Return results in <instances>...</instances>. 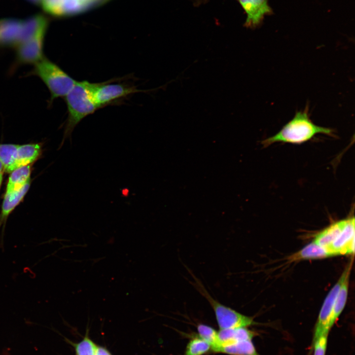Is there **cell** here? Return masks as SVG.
Wrapping results in <instances>:
<instances>
[{
  "label": "cell",
  "instance_id": "1",
  "mask_svg": "<svg viewBox=\"0 0 355 355\" xmlns=\"http://www.w3.org/2000/svg\"><path fill=\"white\" fill-rule=\"evenodd\" d=\"M308 111V106L304 110L297 111L293 118L278 133L262 141L263 147L276 142L301 144L319 134L335 137L332 129L314 124L310 118Z\"/></svg>",
  "mask_w": 355,
  "mask_h": 355
},
{
  "label": "cell",
  "instance_id": "2",
  "mask_svg": "<svg viewBox=\"0 0 355 355\" xmlns=\"http://www.w3.org/2000/svg\"><path fill=\"white\" fill-rule=\"evenodd\" d=\"M65 98L68 116L62 144L71 137L74 129L83 119L99 108L93 97L91 83L87 81H76Z\"/></svg>",
  "mask_w": 355,
  "mask_h": 355
},
{
  "label": "cell",
  "instance_id": "3",
  "mask_svg": "<svg viewBox=\"0 0 355 355\" xmlns=\"http://www.w3.org/2000/svg\"><path fill=\"white\" fill-rule=\"evenodd\" d=\"M34 72L48 88L51 101L59 97H65L77 81L44 56L34 64Z\"/></svg>",
  "mask_w": 355,
  "mask_h": 355
},
{
  "label": "cell",
  "instance_id": "4",
  "mask_svg": "<svg viewBox=\"0 0 355 355\" xmlns=\"http://www.w3.org/2000/svg\"><path fill=\"white\" fill-rule=\"evenodd\" d=\"M192 284L208 301L213 309L219 330L247 327L255 325L253 318L244 315L214 299L201 281L192 275Z\"/></svg>",
  "mask_w": 355,
  "mask_h": 355
},
{
  "label": "cell",
  "instance_id": "5",
  "mask_svg": "<svg viewBox=\"0 0 355 355\" xmlns=\"http://www.w3.org/2000/svg\"><path fill=\"white\" fill-rule=\"evenodd\" d=\"M43 18L37 15L26 20L0 19V47H18L33 34Z\"/></svg>",
  "mask_w": 355,
  "mask_h": 355
},
{
  "label": "cell",
  "instance_id": "6",
  "mask_svg": "<svg viewBox=\"0 0 355 355\" xmlns=\"http://www.w3.org/2000/svg\"><path fill=\"white\" fill-rule=\"evenodd\" d=\"M110 0H42L43 9L56 17H67L84 13Z\"/></svg>",
  "mask_w": 355,
  "mask_h": 355
},
{
  "label": "cell",
  "instance_id": "7",
  "mask_svg": "<svg viewBox=\"0 0 355 355\" xmlns=\"http://www.w3.org/2000/svg\"><path fill=\"white\" fill-rule=\"evenodd\" d=\"M48 26L44 17L33 34L17 47V59L20 63L35 64L43 57L44 39Z\"/></svg>",
  "mask_w": 355,
  "mask_h": 355
},
{
  "label": "cell",
  "instance_id": "8",
  "mask_svg": "<svg viewBox=\"0 0 355 355\" xmlns=\"http://www.w3.org/2000/svg\"><path fill=\"white\" fill-rule=\"evenodd\" d=\"M353 263L352 259L346 266L338 281L326 297L315 325L313 341L324 333H329L330 330L329 323L336 297L345 277L351 272Z\"/></svg>",
  "mask_w": 355,
  "mask_h": 355
},
{
  "label": "cell",
  "instance_id": "9",
  "mask_svg": "<svg viewBox=\"0 0 355 355\" xmlns=\"http://www.w3.org/2000/svg\"><path fill=\"white\" fill-rule=\"evenodd\" d=\"M94 100L99 108L116 100L140 91L133 86L120 83H92Z\"/></svg>",
  "mask_w": 355,
  "mask_h": 355
},
{
  "label": "cell",
  "instance_id": "10",
  "mask_svg": "<svg viewBox=\"0 0 355 355\" xmlns=\"http://www.w3.org/2000/svg\"><path fill=\"white\" fill-rule=\"evenodd\" d=\"M247 14L244 26L255 29L259 27L266 16L272 15L273 11L268 0H238Z\"/></svg>",
  "mask_w": 355,
  "mask_h": 355
},
{
  "label": "cell",
  "instance_id": "11",
  "mask_svg": "<svg viewBox=\"0 0 355 355\" xmlns=\"http://www.w3.org/2000/svg\"><path fill=\"white\" fill-rule=\"evenodd\" d=\"M355 233L353 216L347 218L346 224L339 236L326 248L331 256L354 253Z\"/></svg>",
  "mask_w": 355,
  "mask_h": 355
},
{
  "label": "cell",
  "instance_id": "12",
  "mask_svg": "<svg viewBox=\"0 0 355 355\" xmlns=\"http://www.w3.org/2000/svg\"><path fill=\"white\" fill-rule=\"evenodd\" d=\"M30 185L31 178L20 189L9 193H5L0 214V227L3 225L0 240V247L2 248H3L4 231L6 219L11 213L23 200L30 188Z\"/></svg>",
  "mask_w": 355,
  "mask_h": 355
},
{
  "label": "cell",
  "instance_id": "13",
  "mask_svg": "<svg viewBox=\"0 0 355 355\" xmlns=\"http://www.w3.org/2000/svg\"><path fill=\"white\" fill-rule=\"evenodd\" d=\"M41 152V146L39 143L19 145L12 163L5 172L10 173L17 168L30 165L38 158Z\"/></svg>",
  "mask_w": 355,
  "mask_h": 355
},
{
  "label": "cell",
  "instance_id": "14",
  "mask_svg": "<svg viewBox=\"0 0 355 355\" xmlns=\"http://www.w3.org/2000/svg\"><path fill=\"white\" fill-rule=\"evenodd\" d=\"M255 335L254 332L247 327L222 329L218 331L220 348L237 342L252 340Z\"/></svg>",
  "mask_w": 355,
  "mask_h": 355
},
{
  "label": "cell",
  "instance_id": "15",
  "mask_svg": "<svg viewBox=\"0 0 355 355\" xmlns=\"http://www.w3.org/2000/svg\"><path fill=\"white\" fill-rule=\"evenodd\" d=\"M347 218L332 223L318 233L313 240L317 245L325 248L329 247L344 229Z\"/></svg>",
  "mask_w": 355,
  "mask_h": 355
},
{
  "label": "cell",
  "instance_id": "16",
  "mask_svg": "<svg viewBox=\"0 0 355 355\" xmlns=\"http://www.w3.org/2000/svg\"><path fill=\"white\" fill-rule=\"evenodd\" d=\"M331 256L327 249L314 242L308 244L301 250L288 258L289 261H296L310 259L323 258Z\"/></svg>",
  "mask_w": 355,
  "mask_h": 355
},
{
  "label": "cell",
  "instance_id": "17",
  "mask_svg": "<svg viewBox=\"0 0 355 355\" xmlns=\"http://www.w3.org/2000/svg\"><path fill=\"white\" fill-rule=\"evenodd\" d=\"M31 170V165H28L12 171L8 178L5 193L21 188L30 179Z\"/></svg>",
  "mask_w": 355,
  "mask_h": 355
},
{
  "label": "cell",
  "instance_id": "18",
  "mask_svg": "<svg viewBox=\"0 0 355 355\" xmlns=\"http://www.w3.org/2000/svg\"><path fill=\"white\" fill-rule=\"evenodd\" d=\"M350 273L351 272L348 273L345 277L336 297L329 323L330 329L332 328L345 306L348 297Z\"/></svg>",
  "mask_w": 355,
  "mask_h": 355
},
{
  "label": "cell",
  "instance_id": "19",
  "mask_svg": "<svg viewBox=\"0 0 355 355\" xmlns=\"http://www.w3.org/2000/svg\"><path fill=\"white\" fill-rule=\"evenodd\" d=\"M218 353L228 355H260L252 340L240 341L222 346Z\"/></svg>",
  "mask_w": 355,
  "mask_h": 355
},
{
  "label": "cell",
  "instance_id": "20",
  "mask_svg": "<svg viewBox=\"0 0 355 355\" xmlns=\"http://www.w3.org/2000/svg\"><path fill=\"white\" fill-rule=\"evenodd\" d=\"M197 335L207 342L211 346V352L218 353L220 344L218 336V331L207 324L200 323L197 326Z\"/></svg>",
  "mask_w": 355,
  "mask_h": 355
},
{
  "label": "cell",
  "instance_id": "21",
  "mask_svg": "<svg viewBox=\"0 0 355 355\" xmlns=\"http://www.w3.org/2000/svg\"><path fill=\"white\" fill-rule=\"evenodd\" d=\"M210 352V345L197 336L189 341L183 355H205Z\"/></svg>",
  "mask_w": 355,
  "mask_h": 355
},
{
  "label": "cell",
  "instance_id": "22",
  "mask_svg": "<svg viewBox=\"0 0 355 355\" xmlns=\"http://www.w3.org/2000/svg\"><path fill=\"white\" fill-rule=\"evenodd\" d=\"M65 340L73 347L75 355H95L97 345L89 337L88 332L77 343H74L68 339Z\"/></svg>",
  "mask_w": 355,
  "mask_h": 355
},
{
  "label": "cell",
  "instance_id": "23",
  "mask_svg": "<svg viewBox=\"0 0 355 355\" xmlns=\"http://www.w3.org/2000/svg\"><path fill=\"white\" fill-rule=\"evenodd\" d=\"M18 145L15 144L0 143V161L4 166V171L11 165Z\"/></svg>",
  "mask_w": 355,
  "mask_h": 355
},
{
  "label": "cell",
  "instance_id": "24",
  "mask_svg": "<svg viewBox=\"0 0 355 355\" xmlns=\"http://www.w3.org/2000/svg\"><path fill=\"white\" fill-rule=\"evenodd\" d=\"M328 333H324L313 341L314 355H325Z\"/></svg>",
  "mask_w": 355,
  "mask_h": 355
},
{
  "label": "cell",
  "instance_id": "25",
  "mask_svg": "<svg viewBox=\"0 0 355 355\" xmlns=\"http://www.w3.org/2000/svg\"><path fill=\"white\" fill-rule=\"evenodd\" d=\"M95 355H112L105 347L99 345L96 346Z\"/></svg>",
  "mask_w": 355,
  "mask_h": 355
},
{
  "label": "cell",
  "instance_id": "26",
  "mask_svg": "<svg viewBox=\"0 0 355 355\" xmlns=\"http://www.w3.org/2000/svg\"><path fill=\"white\" fill-rule=\"evenodd\" d=\"M4 171V166L2 163L0 161V174L3 173Z\"/></svg>",
  "mask_w": 355,
  "mask_h": 355
},
{
  "label": "cell",
  "instance_id": "27",
  "mask_svg": "<svg viewBox=\"0 0 355 355\" xmlns=\"http://www.w3.org/2000/svg\"><path fill=\"white\" fill-rule=\"evenodd\" d=\"M207 0H196V4H197V5H198V4H201V3H202L206 2V1H207Z\"/></svg>",
  "mask_w": 355,
  "mask_h": 355
},
{
  "label": "cell",
  "instance_id": "28",
  "mask_svg": "<svg viewBox=\"0 0 355 355\" xmlns=\"http://www.w3.org/2000/svg\"><path fill=\"white\" fill-rule=\"evenodd\" d=\"M31 1V2L36 3V4H39L41 3L42 0H29Z\"/></svg>",
  "mask_w": 355,
  "mask_h": 355
},
{
  "label": "cell",
  "instance_id": "29",
  "mask_svg": "<svg viewBox=\"0 0 355 355\" xmlns=\"http://www.w3.org/2000/svg\"><path fill=\"white\" fill-rule=\"evenodd\" d=\"M3 172L0 174V188L3 179Z\"/></svg>",
  "mask_w": 355,
  "mask_h": 355
}]
</instances>
